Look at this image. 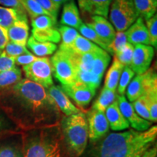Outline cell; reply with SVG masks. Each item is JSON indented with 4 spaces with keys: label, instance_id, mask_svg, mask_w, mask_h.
Wrapping results in <instances>:
<instances>
[{
    "label": "cell",
    "instance_id": "cell-1",
    "mask_svg": "<svg viewBox=\"0 0 157 157\" xmlns=\"http://www.w3.org/2000/svg\"><path fill=\"white\" fill-rule=\"evenodd\" d=\"M0 108L25 130L60 126L63 118L47 90L27 78L0 91Z\"/></svg>",
    "mask_w": 157,
    "mask_h": 157
},
{
    "label": "cell",
    "instance_id": "cell-2",
    "mask_svg": "<svg viewBox=\"0 0 157 157\" xmlns=\"http://www.w3.org/2000/svg\"><path fill=\"white\" fill-rule=\"evenodd\" d=\"M157 137V127L143 132L129 129L108 135L98 148L96 157H141Z\"/></svg>",
    "mask_w": 157,
    "mask_h": 157
},
{
    "label": "cell",
    "instance_id": "cell-3",
    "mask_svg": "<svg viewBox=\"0 0 157 157\" xmlns=\"http://www.w3.org/2000/svg\"><path fill=\"white\" fill-rule=\"evenodd\" d=\"M59 126L33 130L23 140V157H61Z\"/></svg>",
    "mask_w": 157,
    "mask_h": 157
},
{
    "label": "cell",
    "instance_id": "cell-4",
    "mask_svg": "<svg viewBox=\"0 0 157 157\" xmlns=\"http://www.w3.org/2000/svg\"><path fill=\"white\" fill-rule=\"evenodd\" d=\"M63 137L71 157H79L87 145L88 125L86 115L82 112L65 117L60 121Z\"/></svg>",
    "mask_w": 157,
    "mask_h": 157
},
{
    "label": "cell",
    "instance_id": "cell-5",
    "mask_svg": "<svg viewBox=\"0 0 157 157\" xmlns=\"http://www.w3.org/2000/svg\"><path fill=\"white\" fill-rule=\"evenodd\" d=\"M109 11L110 21L117 31H125L139 17L133 0H113Z\"/></svg>",
    "mask_w": 157,
    "mask_h": 157
},
{
    "label": "cell",
    "instance_id": "cell-6",
    "mask_svg": "<svg viewBox=\"0 0 157 157\" xmlns=\"http://www.w3.org/2000/svg\"><path fill=\"white\" fill-rule=\"evenodd\" d=\"M52 73L63 85L75 83L76 68L71 55V50L59 49L50 59Z\"/></svg>",
    "mask_w": 157,
    "mask_h": 157
},
{
    "label": "cell",
    "instance_id": "cell-7",
    "mask_svg": "<svg viewBox=\"0 0 157 157\" xmlns=\"http://www.w3.org/2000/svg\"><path fill=\"white\" fill-rule=\"evenodd\" d=\"M25 78L40 84L45 89L54 85L52 67L48 58H38L31 63L23 66Z\"/></svg>",
    "mask_w": 157,
    "mask_h": 157
},
{
    "label": "cell",
    "instance_id": "cell-8",
    "mask_svg": "<svg viewBox=\"0 0 157 157\" xmlns=\"http://www.w3.org/2000/svg\"><path fill=\"white\" fill-rule=\"evenodd\" d=\"M157 83V75L154 68H148L145 73L137 74L131 80L126 89L129 102H134L140 98L149 88Z\"/></svg>",
    "mask_w": 157,
    "mask_h": 157
},
{
    "label": "cell",
    "instance_id": "cell-9",
    "mask_svg": "<svg viewBox=\"0 0 157 157\" xmlns=\"http://www.w3.org/2000/svg\"><path fill=\"white\" fill-rule=\"evenodd\" d=\"M86 117L88 125V138L90 141L96 142L107 134L109 124L105 113L92 109Z\"/></svg>",
    "mask_w": 157,
    "mask_h": 157
},
{
    "label": "cell",
    "instance_id": "cell-10",
    "mask_svg": "<svg viewBox=\"0 0 157 157\" xmlns=\"http://www.w3.org/2000/svg\"><path fill=\"white\" fill-rule=\"evenodd\" d=\"M154 56V48L151 45L136 44L134 46L130 66L135 74L145 73L150 67Z\"/></svg>",
    "mask_w": 157,
    "mask_h": 157
},
{
    "label": "cell",
    "instance_id": "cell-11",
    "mask_svg": "<svg viewBox=\"0 0 157 157\" xmlns=\"http://www.w3.org/2000/svg\"><path fill=\"white\" fill-rule=\"evenodd\" d=\"M117 100L121 112L133 129L143 132L151 127L152 122L139 117L133 109L132 104L127 101L124 95H117Z\"/></svg>",
    "mask_w": 157,
    "mask_h": 157
},
{
    "label": "cell",
    "instance_id": "cell-12",
    "mask_svg": "<svg viewBox=\"0 0 157 157\" xmlns=\"http://www.w3.org/2000/svg\"><path fill=\"white\" fill-rule=\"evenodd\" d=\"M60 87L68 97H70L75 102L80 109L89 105L96 91V90L78 82L70 85H62Z\"/></svg>",
    "mask_w": 157,
    "mask_h": 157
},
{
    "label": "cell",
    "instance_id": "cell-13",
    "mask_svg": "<svg viewBox=\"0 0 157 157\" xmlns=\"http://www.w3.org/2000/svg\"><path fill=\"white\" fill-rule=\"evenodd\" d=\"M46 90L50 97L56 103L60 111L66 117L82 112L81 109L75 106L70 101L69 98L64 93L60 86L52 85Z\"/></svg>",
    "mask_w": 157,
    "mask_h": 157
},
{
    "label": "cell",
    "instance_id": "cell-14",
    "mask_svg": "<svg viewBox=\"0 0 157 157\" xmlns=\"http://www.w3.org/2000/svg\"><path fill=\"white\" fill-rule=\"evenodd\" d=\"M86 25L93 29L105 44L109 47L111 45L115 38L116 31L112 24L106 18L101 16H92L91 22L87 23Z\"/></svg>",
    "mask_w": 157,
    "mask_h": 157
},
{
    "label": "cell",
    "instance_id": "cell-15",
    "mask_svg": "<svg viewBox=\"0 0 157 157\" xmlns=\"http://www.w3.org/2000/svg\"><path fill=\"white\" fill-rule=\"evenodd\" d=\"M127 42L132 44L151 45L148 29L142 17H138L135 22L125 31Z\"/></svg>",
    "mask_w": 157,
    "mask_h": 157
},
{
    "label": "cell",
    "instance_id": "cell-16",
    "mask_svg": "<svg viewBox=\"0 0 157 157\" xmlns=\"http://www.w3.org/2000/svg\"><path fill=\"white\" fill-rule=\"evenodd\" d=\"M113 0H78L82 13L92 16H101L106 18Z\"/></svg>",
    "mask_w": 157,
    "mask_h": 157
},
{
    "label": "cell",
    "instance_id": "cell-17",
    "mask_svg": "<svg viewBox=\"0 0 157 157\" xmlns=\"http://www.w3.org/2000/svg\"><path fill=\"white\" fill-rule=\"evenodd\" d=\"M109 127L113 131H121L128 129L129 124L119 109L117 100L113 102L105 111Z\"/></svg>",
    "mask_w": 157,
    "mask_h": 157
},
{
    "label": "cell",
    "instance_id": "cell-18",
    "mask_svg": "<svg viewBox=\"0 0 157 157\" xmlns=\"http://www.w3.org/2000/svg\"><path fill=\"white\" fill-rule=\"evenodd\" d=\"M60 23L75 29H78L82 23L77 6L74 0L64 4L60 18Z\"/></svg>",
    "mask_w": 157,
    "mask_h": 157
},
{
    "label": "cell",
    "instance_id": "cell-19",
    "mask_svg": "<svg viewBox=\"0 0 157 157\" xmlns=\"http://www.w3.org/2000/svg\"><path fill=\"white\" fill-rule=\"evenodd\" d=\"M29 34L28 20H19L7 29L9 40L23 46L26 45Z\"/></svg>",
    "mask_w": 157,
    "mask_h": 157
},
{
    "label": "cell",
    "instance_id": "cell-20",
    "mask_svg": "<svg viewBox=\"0 0 157 157\" xmlns=\"http://www.w3.org/2000/svg\"><path fill=\"white\" fill-rule=\"evenodd\" d=\"M19 20H28L26 12L0 6V26L7 30Z\"/></svg>",
    "mask_w": 157,
    "mask_h": 157
},
{
    "label": "cell",
    "instance_id": "cell-21",
    "mask_svg": "<svg viewBox=\"0 0 157 157\" xmlns=\"http://www.w3.org/2000/svg\"><path fill=\"white\" fill-rule=\"evenodd\" d=\"M26 44L34 56H38L39 58L51 56L56 52L57 49V45L54 43L38 42L32 36L28 39Z\"/></svg>",
    "mask_w": 157,
    "mask_h": 157
},
{
    "label": "cell",
    "instance_id": "cell-22",
    "mask_svg": "<svg viewBox=\"0 0 157 157\" xmlns=\"http://www.w3.org/2000/svg\"><path fill=\"white\" fill-rule=\"evenodd\" d=\"M124 68V66L113 58V61L105 76L104 87L116 92Z\"/></svg>",
    "mask_w": 157,
    "mask_h": 157
},
{
    "label": "cell",
    "instance_id": "cell-23",
    "mask_svg": "<svg viewBox=\"0 0 157 157\" xmlns=\"http://www.w3.org/2000/svg\"><path fill=\"white\" fill-rule=\"evenodd\" d=\"M100 50L82 55L76 54L71 50V58L73 59L74 64L76 66V71H91L92 68H93L94 60L97 57Z\"/></svg>",
    "mask_w": 157,
    "mask_h": 157
},
{
    "label": "cell",
    "instance_id": "cell-24",
    "mask_svg": "<svg viewBox=\"0 0 157 157\" xmlns=\"http://www.w3.org/2000/svg\"><path fill=\"white\" fill-rule=\"evenodd\" d=\"M144 100L150 113L151 122L157 121V83L152 85L144 95L141 96Z\"/></svg>",
    "mask_w": 157,
    "mask_h": 157
},
{
    "label": "cell",
    "instance_id": "cell-25",
    "mask_svg": "<svg viewBox=\"0 0 157 157\" xmlns=\"http://www.w3.org/2000/svg\"><path fill=\"white\" fill-rule=\"evenodd\" d=\"M58 31L60 33V39H62L59 49L69 50L75 39L79 35V33L76 31V29L64 25H59Z\"/></svg>",
    "mask_w": 157,
    "mask_h": 157
},
{
    "label": "cell",
    "instance_id": "cell-26",
    "mask_svg": "<svg viewBox=\"0 0 157 157\" xmlns=\"http://www.w3.org/2000/svg\"><path fill=\"white\" fill-rule=\"evenodd\" d=\"M117 95L115 91L110 90L104 87L102 90L101 94L98 96L97 100L93 103L92 109L97 110L98 111L105 113L108 107L117 99Z\"/></svg>",
    "mask_w": 157,
    "mask_h": 157
},
{
    "label": "cell",
    "instance_id": "cell-27",
    "mask_svg": "<svg viewBox=\"0 0 157 157\" xmlns=\"http://www.w3.org/2000/svg\"><path fill=\"white\" fill-rule=\"evenodd\" d=\"M22 79V72L17 66L11 70L0 71V91L14 85Z\"/></svg>",
    "mask_w": 157,
    "mask_h": 157
},
{
    "label": "cell",
    "instance_id": "cell-28",
    "mask_svg": "<svg viewBox=\"0 0 157 157\" xmlns=\"http://www.w3.org/2000/svg\"><path fill=\"white\" fill-rule=\"evenodd\" d=\"M32 36L40 42H51L56 44L60 41V33L54 28L32 29Z\"/></svg>",
    "mask_w": 157,
    "mask_h": 157
},
{
    "label": "cell",
    "instance_id": "cell-29",
    "mask_svg": "<svg viewBox=\"0 0 157 157\" xmlns=\"http://www.w3.org/2000/svg\"><path fill=\"white\" fill-rule=\"evenodd\" d=\"M101 48L97 46L87 39L84 38L82 35H78L75 39L73 44L71 47L70 50L76 54L82 55L90 52H96L101 50Z\"/></svg>",
    "mask_w": 157,
    "mask_h": 157
},
{
    "label": "cell",
    "instance_id": "cell-30",
    "mask_svg": "<svg viewBox=\"0 0 157 157\" xmlns=\"http://www.w3.org/2000/svg\"><path fill=\"white\" fill-rule=\"evenodd\" d=\"M110 60H111L110 55L103 49H101L94 60L91 72L102 78Z\"/></svg>",
    "mask_w": 157,
    "mask_h": 157
},
{
    "label": "cell",
    "instance_id": "cell-31",
    "mask_svg": "<svg viewBox=\"0 0 157 157\" xmlns=\"http://www.w3.org/2000/svg\"><path fill=\"white\" fill-rule=\"evenodd\" d=\"M78 31L81 33L82 36L87 39L88 40H90V42L94 43V44L97 45L99 48L103 49V50H105V52H107L109 54L111 55V50H110L109 47L108 46L107 44H105V42L102 40L101 37L96 34V32L93 29L90 28V27L87 26L85 23H82V24L80 25L79 28H78Z\"/></svg>",
    "mask_w": 157,
    "mask_h": 157
},
{
    "label": "cell",
    "instance_id": "cell-32",
    "mask_svg": "<svg viewBox=\"0 0 157 157\" xmlns=\"http://www.w3.org/2000/svg\"><path fill=\"white\" fill-rule=\"evenodd\" d=\"M133 3L139 17L146 21L156 14V7L150 0H133Z\"/></svg>",
    "mask_w": 157,
    "mask_h": 157
},
{
    "label": "cell",
    "instance_id": "cell-33",
    "mask_svg": "<svg viewBox=\"0 0 157 157\" xmlns=\"http://www.w3.org/2000/svg\"><path fill=\"white\" fill-rule=\"evenodd\" d=\"M101 78L98 77L91 71H76V82L85 84L87 87L98 89L101 83Z\"/></svg>",
    "mask_w": 157,
    "mask_h": 157
},
{
    "label": "cell",
    "instance_id": "cell-34",
    "mask_svg": "<svg viewBox=\"0 0 157 157\" xmlns=\"http://www.w3.org/2000/svg\"><path fill=\"white\" fill-rule=\"evenodd\" d=\"M20 2L22 4L26 13L30 15L31 19L42 15L51 16L48 12L45 11L35 0H20Z\"/></svg>",
    "mask_w": 157,
    "mask_h": 157
},
{
    "label": "cell",
    "instance_id": "cell-35",
    "mask_svg": "<svg viewBox=\"0 0 157 157\" xmlns=\"http://www.w3.org/2000/svg\"><path fill=\"white\" fill-rule=\"evenodd\" d=\"M133 50H134V46L130 43L127 42L121 50L113 55V58L117 59L118 61L124 66H129L132 61Z\"/></svg>",
    "mask_w": 157,
    "mask_h": 157
},
{
    "label": "cell",
    "instance_id": "cell-36",
    "mask_svg": "<svg viewBox=\"0 0 157 157\" xmlns=\"http://www.w3.org/2000/svg\"><path fill=\"white\" fill-rule=\"evenodd\" d=\"M135 76V72L131 69L129 66H124L122 71V73L121 74L120 78H119V83H118L117 95H124L127 86L129 85V82L132 79L133 76Z\"/></svg>",
    "mask_w": 157,
    "mask_h": 157
},
{
    "label": "cell",
    "instance_id": "cell-37",
    "mask_svg": "<svg viewBox=\"0 0 157 157\" xmlns=\"http://www.w3.org/2000/svg\"><path fill=\"white\" fill-rule=\"evenodd\" d=\"M31 20L32 29H44L48 28H53L56 24V20L50 15H39Z\"/></svg>",
    "mask_w": 157,
    "mask_h": 157
},
{
    "label": "cell",
    "instance_id": "cell-38",
    "mask_svg": "<svg viewBox=\"0 0 157 157\" xmlns=\"http://www.w3.org/2000/svg\"><path fill=\"white\" fill-rule=\"evenodd\" d=\"M146 28L150 39L151 46L156 49L157 47V15L154 16L146 21Z\"/></svg>",
    "mask_w": 157,
    "mask_h": 157
},
{
    "label": "cell",
    "instance_id": "cell-39",
    "mask_svg": "<svg viewBox=\"0 0 157 157\" xmlns=\"http://www.w3.org/2000/svg\"><path fill=\"white\" fill-rule=\"evenodd\" d=\"M4 51L7 56L12 57V58H16V57L21 56V55L29 52V51L25 46L13 42L11 41H9L8 43L6 45Z\"/></svg>",
    "mask_w": 157,
    "mask_h": 157
},
{
    "label": "cell",
    "instance_id": "cell-40",
    "mask_svg": "<svg viewBox=\"0 0 157 157\" xmlns=\"http://www.w3.org/2000/svg\"><path fill=\"white\" fill-rule=\"evenodd\" d=\"M127 42H127L125 31H117L116 33L114 39L109 46L111 55L113 56L117 52H119V50H121L126 45Z\"/></svg>",
    "mask_w": 157,
    "mask_h": 157
},
{
    "label": "cell",
    "instance_id": "cell-41",
    "mask_svg": "<svg viewBox=\"0 0 157 157\" xmlns=\"http://www.w3.org/2000/svg\"><path fill=\"white\" fill-rule=\"evenodd\" d=\"M132 105L135 111V112L138 114L139 117L151 122V121L150 113H149L148 107H147L146 104L145 103L144 100H143L142 97L139 98L136 101L132 102Z\"/></svg>",
    "mask_w": 157,
    "mask_h": 157
},
{
    "label": "cell",
    "instance_id": "cell-42",
    "mask_svg": "<svg viewBox=\"0 0 157 157\" xmlns=\"http://www.w3.org/2000/svg\"><path fill=\"white\" fill-rule=\"evenodd\" d=\"M45 11L48 12L53 18L57 20L60 6L54 3L52 0H35Z\"/></svg>",
    "mask_w": 157,
    "mask_h": 157
},
{
    "label": "cell",
    "instance_id": "cell-43",
    "mask_svg": "<svg viewBox=\"0 0 157 157\" xmlns=\"http://www.w3.org/2000/svg\"><path fill=\"white\" fill-rule=\"evenodd\" d=\"M16 67L15 58H12L6 54L5 51L0 53V71L11 70Z\"/></svg>",
    "mask_w": 157,
    "mask_h": 157
},
{
    "label": "cell",
    "instance_id": "cell-44",
    "mask_svg": "<svg viewBox=\"0 0 157 157\" xmlns=\"http://www.w3.org/2000/svg\"><path fill=\"white\" fill-rule=\"evenodd\" d=\"M39 57L35 56L34 54H32L31 52H28V53H25L21 56H19L15 58V64L17 66H26L31 63L32 62H34V60H36Z\"/></svg>",
    "mask_w": 157,
    "mask_h": 157
},
{
    "label": "cell",
    "instance_id": "cell-45",
    "mask_svg": "<svg viewBox=\"0 0 157 157\" xmlns=\"http://www.w3.org/2000/svg\"><path fill=\"white\" fill-rule=\"evenodd\" d=\"M0 157H21L18 151L12 146L0 147Z\"/></svg>",
    "mask_w": 157,
    "mask_h": 157
},
{
    "label": "cell",
    "instance_id": "cell-46",
    "mask_svg": "<svg viewBox=\"0 0 157 157\" xmlns=\"http://www.w3.org/2000/svg\"><path fill=\"white\" fill-rule=\"evenodd\" d=\"M0 6L13 8L20 11H25L20 0H0Z\"/></svg>",
    "mask_w": 157,
    "mask_h": 157
},
{
    "label": "cell",
    "instance_id": "cell-47",
    "mask_svg": "<svg viewBox=\"0 0 157 157\" xmlns=\"http://www.w3.org/2000/svg\"><path fill=\"white\" fill-rule=\"evenodd\" d=\"M9 41L7 30L0 26V52H2L5 50L6 45Z\"/></svg>",
    "mask_w": 157,
    "mask_h": 157
},
{
    "label": "cell",
    "instance_id": "cell-48",
    "mask_svg": "<svg viewBox=\"0 0 157 157\" xmlns=\"http://www.w3.org/2000/svg\"><path fill=\"white\" fill-rule=\"evenodd\" d=\"M157 156V146L156 145H153L150 148H148L141 157H156Z\"/></svg>",
    "mask_w": 157,
    "mask_h": 157
},
{
    "label": "cell",
    "instance_id": "cell-49",
    "mask_svg": "<svg viewBox=\"0 0 157 157\" xmlns=\"http://www.w3.org/2000/svg\"><path fill=\"white\" fill-rule=\"evenodd\" d=\"M52 1L54 3L57 4L58 5L61 6L62 5H63V4H66L68 2L71 1V0H52Z\"/></svg>",
    "mask_w": 157,
    "mask_h": 157
},
{
    "label": "cell",
    "instance_id": "cell-50",
    "mask_svg": "<svg viewBox=\"0 0 157 157\" xmlns=\"http://www.w3.org/2000/svg\"><path fill=\"white\" fill-rule=\"evenodd\" d=\"M4 131V121L2 118L0 116V135L2 134Z\"/></svg>",
    "mask_w": 157,
    "mask_h": 157
},
{
    "label": "cell",
    "instance_id": "cell-51",
    "mask_svg": "<svg viewBox=\"0 0 157 157\" xmlns=\"http://www.w3.org/2000/svg\"><path fill=\"white\" fill-rule=\"evenodd\" d=\"M151 2L153 5H154L155 7H157V0H150Z\"/></svg>",
    "mask_w": 157,
    "mask_h": 157
},
{
    "label": "cell",
    "instance_id": "cell-52",
    "mask_svg": "<svg viewBox=\"0 0 157 157\" xmlns=\"http://www.w3.org/2000/svg\"><path fill=\"white\" fill-rule=\"evenodd\" d=\"M1 52H0V53H1Z\"/></svg>",
    "mask_w": 157,
    "mask_h": 157
}]
</instances>
